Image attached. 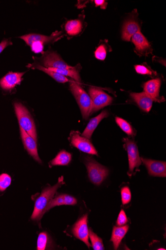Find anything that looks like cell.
Masks as SVG:
<instances>
[{
  "label": "cell",
  "instance_id": "6da1fadb",
  "mask_svg": "<svg viewBox=\"0 0 166 250\" xmlns=\"http://www.w3.org/2000/svg\"><path fill=\"white\" fill-rule=\"evenodd\" d=\"M64 184L63 177L59 178L58 183L53 187L44 189L35 203V208L31 218L33 220H39L45 213V210L53 199L57 189Z\"/></svg>",
  "mask_w": 166,
  "mask_h": 250
},
{
  "label": "cell",
  "instance_id": "7a4b0ae2",
  "mask_svg": "<svg viewBox=\"0 0 166 250\" xmlns=\"http://www.w3.org/2000/svg\"><path fill=\"white\" fill-rule=\"evenodd\" d=\"M14 107L19 127L25 130L37 142L36 125L30 112L24 105L19 103H15Z\"/></svg>",
  "mask_w": 166,
  "mask_h": 250
},
{
  "label": "cell",
  "instance_id": "3957f363",
  "mask_svg": "<svg viewBox=\"0 0 166 250\" xmlns=\"http://www.w3.org/2000/svg\"><path fill=\"white\" fill-rule=\"evenodd\" d=\"M70 89L74 96L81 109L82 116L87 120L91 115L92 100L85 90L74 81H70Z\"/></svg>",
  "mask_w": 166,
  "mask_h": 250
},
{
  "label": "cell",
  "instance_id": "277c9868",
  "mask_svg": "<svg viewBox=\"0 0 166 250\" xmlns=\"http://www.w3.org/2000/svg\"><path fill=\"white\" fill-rule=\"evenodd\" d=\"M86 166L90 181L100 186L109 175V170L89 157L86 158Z\"/></svg>",
  "mask_w": 166,
  "mask_h": 250
},
{
  "label": "cell",
  "instance_id": "5b68a950",
  "mask_svg": "<svg viewBox=\"0 0 166 250\" xmlns=\"http://www.w3.org/2000/svg\"><path fill=\"white\" fill-rule=\"evenodd\" d=\"M89 93L92 100L91 114L110 105L112 102V98L99 88L91 87Z\"/></svg>",
  "mask_w": 166,
  "mask_h": 250
},
{
  "label": "cell",
  "instance_id": "8992f818",
  "mask_svg": "<svg viewBox=\"0 0 166 250\" xmlns=\"http://www.w3.org/2000/svg\"><path fill=\"white\" fill-rule=\"evenodd\" d=\"M69 140L74 147L80 150L92 155H98V152L90 140L81 136L78 131H71Z\"/></svg>",
  "mask_w": 166,
  "mask_h": 250
},
{
  "label": "cell",
  "instance_id": "52a82bcc",
  "mask_svg": "<svg viewBox=\"0 0 166 250\" xmlns=\"http://www.w3.org/2000/svg\"><path fill=\"white\" fill-rule=\"evenodd\" d=\"M125 147L128 153L129 171L128 174L131 176L135 168H138L141 164L138 149L136 144L129 139H124Z\"/></svg>",
  "mask_w": 166,
  "mask_h": 250
},
{
  "label": "cell",
  "instance_id": "ba28073f",
  "mask_svg": "<svg viewBox=\"0 0 166 250\" xmlns=\"http://www.w3.org/2000/svg\"><path fill=\"white\" fill-rule=\"evenodd\" d=\"M73 232L76 238L83 241L90 248L91 245L89 241V230L87 214L84 215L75 224Z\"/></svg>",
  "mask_w": 166,
  "mask_h": 250
},
{
  "label": "cell",
  "instance_id": "9c48e42d",
  "mask_svg": "<svg viewBox=\"0 0 166 250\" xmlns=\"http://www.w3.org/2000/svg\"><path fill=\"white\" fill-rule=\"evenodd\" d=\"M132 42L134 43L136 52L139 55H148L152 53L150 43L146 37L139 31L134 34L131 38Z\"/></svg>",
  "mask_w": 166,
  "mask_h": 250
},
{
  "label": "cell",
  "instance_id": "30bf717a",
  "mask_svg": "<svg viewBox=\"0 0 166 250\" xmlns=\"http://www.w3.org/2000/svg\"><path fill=\"white\" fill-rule=\"evenodd\" d=\"M42 62L46 68H55L60 69H73L74 67L67 64L55 52H52L46 54L42 59Z\"/></svg>",
  "mask_w": 166,
  "mask_h": 250
},
{
  "label": "cell",
  "instance_id": "8fae6325",
  "mask_svg": "<svg viewBox=\"0 0 166 250\" xmlns=\"http://www.w3.org/2000/svg\"><path fill=\"white\" fill-rule=\"evenodd\" d=\"M141 160L148 169L150 175L155 177H166V162L153 161L144 158H141Z\"/></svg>",
  "mask_w": 166,
  "mask_h": 250
},
{
  "label": "cell",
  "instance_id": "7c38bea8",
  "mask_svg": "<svg viewBox=\"0 0 166 250\" xmlns=\"http://www.w3.org/2000/svg\"><path fill=\"white\" fill-rule=\"evenodd\" d=\"M19 128L21 140L25 148L35 161L41 164V161L38 154L37 142L25 130L20 127Z\"/></svg>",
  "mask_w": 166,
  "mask_h": 250
},
{
  "label": "cell",
  "instance_id": "4fadbf2b",
  "mask_svg": "<svg viewBox=\"0 0 166 250\" xmlns=\"http://www.w3.org/2000/svg\"><path fill=\"white\" fill-rule=\"evenodd\" d=\"M161 84V81L159 78L150 80L144 84V92L154 102L160 103L165 101L164 97L160 98L159 96Z\"/></svg>",
  "mask_w": 166,
  "mask_h": 250
},
{
  "label": "cell",
  "instance_id": "5bb4252c",
  "mask_svg": "<svg viewBox=\"0 0 166 250\" xmlns=\"http://www.w3.org/2000/svg\"><path fill=\"white\" fill-rule=\"evenodd\" d=\"M24 73L10 72L0 80V86L6 90H10L20 83Z\"/></svg>",
  "mask_w": 166,
  "mask_h": 250
},
{
  "label": "cell",
  "instance_id": "9a60e30c",
  "mask_svg": "<svg viewBox=\"0 0 166 250\" xmlns=\"http://www.w3.org/2000/svg\"><path fill=\"white\" fill-rule=\"evenodd\" d=\"M77 203L76 199L67 194H61L52 199L47 206L45 213L52 208L61 206H74Z\"/></svg>",
  "mask_w": 166,
  "mask_h": 250
},
{
  "label": "cell",
  "instance_id": "2e32d148",
  "mask_svg": "<svg viewBox=\"0 0 166 250\" xmlns=\"http://www.w3.org/2000/svg\"><path fill=\"white\" fill-rule=\"evenodd\" d=\"M130 95L142 110L146 112H149L151 110L154 101L145 92L132 93Z\"/></svg>",
  "mask_w": 166,
  "mask_h": 250
},
{
  "label": "cell",
  "instance_id": "e0dca14e",
  "mask_svg": "<svg viewBox=\"0 0 166 250\" xmlns=\"http://www.w3.org/2000/svg\"><path fill=\"white\" fill-rule=\"evenodd\" d=\"M140 31L138 22L134 19L128 20L125 22L122 30V39L126 42H130L132 37Z\"/></svg>",
  "mask_w": 166,
  "mask_h": 250
},
{
  "label": "cell",
  "instance_id": "ac0fdd59",
  "mask_svg": "<svg viewBox=\"0 0 166 250\" xmlns=\"http://www.w3.org/2000/svg\"><path fill=\"white\" fill-rule=\"evenodd\" d=\"M108 116L109 112L107 110H104L98 116L92 119L82 134V136L90 140L94 130L96 129L100 122Z\"/></svg>",
  "mask_w": 166,
  "mask_h": 250
},
{
  "label": "cell",
  "instance_id": "d6986e66",
  "mask_svg": "<svg viewBox=\"0 0 166 250\" xmlns=\"http://www.w3.org/2000/svg\"><path fill=\"white\" fill-rule=\"evenodd\" d=\"M129 229V225L123 226L113 227L112 230L111 241H112L113 247L117 250L124 239Z\"/></svg>",
  "mask_w": 166,
  "mask_h": 250
},
{
  "label": "cell",
  "instance_id": "ffe728a7",
  "mask_svg": "<svg viewBox=\"0 0 166 250\" xmlns=\"http://www.w3.org/2000/svg\"><path fill=\"white\" fill-rule=\"evenodd\" d=\"M60 34L59 33H55L53 36H47L37 34H31L21 36L19 38L24 41L28 45L31 46V44L34 42H40L44 43L53 41Z\"/></svg>",
  "mask_w": 166,
  "mask_h": 250
},
{
  "label": "cell",
  "instance_id": "44dd1931",
  "mask_svg": "<svg viewBox=\"0 0 166 250\" xmlns=\"http://www.w3.org/2000/svg\"><path fill=\"white\" fill-rule=\"evenodd\" d=\"M82 28V21L77 19L68 21L65 25V30L69 36H74L79 34Z\"/></svg>",
  "mask_w": 166,
  "mask_h": 250
},
{
  "label": "cell",
  "instance_id": "7402d4cb",
  "mask_svg": "<svg viewBox=\"0 0 166 250\" xmlns=\"http://www.w3.org/2000/svg\"><path fill=\"white\" fill-rule=\"evenodd\" d=\"M71 160L72 155L65 150H62L51 162L50 164L52 166H66L69 165Z\"/></svg>",
  "mask_w": 166,
  "mask_h": 250
},
{
  "label": "cell",
  "instance_id": "603a6c76",
  "mask_svg": "<svg viewBox=\"0 0 166 250\" xmlns=\"http://www.w3.org/2000/svg\"><path fill=\"white\" fill-rule=\"evenodd\" d=\"M47 69L61 74L65 77L68 76L76 81L77 82H81V78L79 75V69L77 67H74L73 69H60L55 68H47Z\"/></svg>",
  "mask_w": 166,
  "mask_h": 250
},
{
  "label": "cell",
  "instance_id": "cb8c5ba5",
  "mask_svg": "<svg viewBox=\"0 0 166 250\" xmlns=\"http://www.w3.org/2000/svg\"><path fill=\"white\" fill-rule=\"evenodd\" d=\"M36 68H37V69L45 73L46 74L49 75L58 83H65L69 81V80L66 77L61 75V74L56 72L51 71L47 69V68H46L41 65H37L36 66Z\"/></svg>",
  "mask_w": 166,
  "mask_h": 250
},
{
  "label": "cell",
  "instance_id": "d4e9b609",
  "mask_svg": "<svg viewBox=\"0 0 166 250\" xmlns=\"http://www.w3.org/2000/svg\"><path fill=\"white\" fill-rule=\"evenodd\" d=\"M89 238L91 240L92 247L94 250H103L105 248L103 241L91 229L89 230Z\"/></svg>",
  "mask_w": 166,
  "mask_h": 250
},
{
  "label": "cell",
  "instance_id": "484cf974",
  "mask_svg": "<svg viewBox=\"0 0 166 250\" xmlns=\"http://www.w3.org/2000/svg\"><path fill=\"white\" fill-rule=\"evenodd\" d=\"M115 120L117 125L119 126L126 134L130 136L135 135L132 126L127 121L119 117H116Z\"/></svg>",
  "mask_w": 166,
  "mask_h": 250
},
{
  "label": "cell",
  "instance_id": "4316f807",
  "mask_svg": "<svg viewBox=\"0 0 166 250\" xmlns=\"http://www.w3.org/2000/svg\"><path fill=\"white\" fill-rule=\"evenodd\" d=\"M50 243V238L46 232L39 234L37 244V250H44L48 247Z\"/></svg>",
  "mask_w": 166,
  "mask_h": 250
},
{
  "label": "cell",
  "instance_id": "83f0119b",
  "mask_svg": "<svg viewBox=\"0 0 166 250\" xmlns=\"http://www.w3.org/2000/svg\"><path fill=\"white\" fill-rule=\"evenodd\" d=\"M135 70L138 74L149 75L151 76H156V73L151 70L150 68L144 64L136 65L134 66Z\"/></svg>",
  "mask_w": 166,
  "mask_h": 250
},
{
  "label": "cell",
  "instance_id": "f1b7e54d",
  "mask_svg": "<svg viewBox=\"0 0 166 250\" xmlns=\"http://www.w3.org/2000/svg\"><path fill=\"white\" fill-rule=\"evenodd\" d=\"M12 178L6 173L0 175V191H4L11 184Z\"/></svg>",
  "mask_w": 166,
  "mask_h": 250
},
{
  "label": "cell",
  "instance_id": "f546056e",
  "mask_svg": "<svg viewBox=\"0 0 166 250\" xmlns=\"http://www.w3.org/2000/svg\"><path fill=\"white\" fill-rule=\"evenodd\" d=\"M122 200L123 205L129 204L131 199V194L129 188L128 187L123 188L121 190Z\"/></svg>",
  "mask_w": 166,
  "mask_h": 250
},
{
  "label": "cell",
  "instance_id": "4dcf8cb0",
  "mask_svg": "<svg viewBox=\"0 0 166 250\" xmlns=\"http://www.w3.org/2000/svg\"><path fill=\"white\" fill-rule=\"evenodd\" d=\"M107 48L105 45L102 44L97 48L95 52H94V56L96 58L101 61L105 60L107 57Z\"/></svg>",
  "mask_w": 166,
  "mask_h": 250
},
{
  "label": "cell",
  "instance_id": "1f68e13d",
  "mask_svg": "<svg viewBox=\"0 0 166 250\" xmlns=\"http://www.w3.org/2000/svg\"><path fill=\"white\" fill-rule=\"evenodd\" d=\"M128 222L126 214L124 210H122L118 215L116 224L118 226H123L125 225Z\"/></svg>",
  "mask_w": 166,
  "mask_h": 250
},
{
  "label": "cell",
  "instance_id": "d6a6232c",
  "mask_svg": "<svg viewBox=\"0 0 166 250\" xmlns=\"http://www.w3.org/2000/svg\"><path fill=\"white\" fill-rule=\"evenodd\" d=\"M43 44V42H33L31 45L32 50L36 54L42 52L44 48Z\"/></svg>",
  "mask_w": 166,
  "mask_h": 250
},
{
  "label": "cell",
  "instance_id": "836d02e7",
  "mask_svg": "<svg viewBox=\"0 0 166 250\" xmlns=\"http://www.w3.org/2000/svg\"><path fill=\"white\" fill-rule=\"evenodd\" d=\"M12 43L9 40H4L0 43V54L9 45H11Z\"/></svg>",
  "mask_w": 166,
  "mask_h": 250
},
{
  "label": "cell",
  "instance_id": "e575fe53",
  "mask_svg": "<svg viewBox=\"0 0 166 250\" xmlns=\"http://www.w3.org/2000/svg\"><path fill=\"white\" fill-rule=\"evenodd\" d=\"M95 3L96 7H100L102 9H106L107 8L108 3L103 0H95L94 1Z\"/></svg>",
  "mask_w": 166,
  "mask_h": 250
}]
</instances>
